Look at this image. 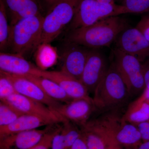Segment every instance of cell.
I'll use <instances>...</instances> for the list:
<instances>
[{
    "instance_id": "cell-12",
    "label": "cell",
    "mask_w": 149,
    "mask_h": 149,
    "mask_svg": "<svg viewBox=\"0 0 149 149\" xmlns=\"http://www.w3.org/2000/svg\"><path fill=\"white\" fill-rule=\"evenodd\" d=\"M67 43L61 71L80 80L90 50L75 43Z\"/></svg>"
},
{
    "instance_id": "cell-5",
    "label": "cell",
    "mask_w": 149,
    "mask_h": 149,
    "mask_svg": "<svg viewBox=\"0 0 149 149\" xmlns=\"http://www.w3.org/2000/svg\"><path fill=\"white\" fill-rule=\"evenodd\" d=\"M80 0H64L48 11L43 21L40 45L49 44L72 21Z\"/></svg>"
},
{
    "instance_id": "cell-20",
    "label": "cell",
    "mask_w": 149,
    "mask_h": 149,
    "mask_svg": "<svg viewBox=\"0 0 149 149\" xmlns=\"http://www.w3.org/2000/svg\"><path fill=\"white\" fill-rule=\"evenodd\" d=\"M81 134V130L66 120L54 137L51 149H69Z\"/></svg>"
},
{
    "instance_id": "cell-9",
    "label": "cell",
    "mask_w": 149,
    "mask_h": 149,
    "mask_svg": "<svg viewBox=\"0 0 149 149\" xmlns=\"http://www.w3.org/2000/svg\"><path fill=\"white\" fill-rule=\"evenodd\" d=\"M1 101L10 105L23 114L40 116L52 120L56 124L63 123L67 120L44 104L18 93L12 95Z\"/></svg>"
},
{
    "instance_id": "cell-37",
    "label": "cell",
    "mask_w": 149,
    "mask_h": 149,
    "mask_svg": "<svg viewBox=\"0 0 149 149\" xmlns=\"http://www.w3.org/2000/svg\"><path fill=\"white\" fill-rule=\"evenodd\" d=\"M107 149H133V148H124L117 145H112Z\"/></svg>"
},
{
    "instance_id": "cell-16",
    "label": "cell",
    "mask_w": 149,
    "mask_h": 149,
    "mask_svg": "<svg viewBox=\"0 0 149 149\" xmlns=\"http://www.w3.org/2000/svg\"><path fill=\"white\" fill-rule=\"evenodd\" d=\"M0 70L17 75H32L41 77L43 70L27 61L17 54L0 53Z\"/></svg>"
},
{
    "instance_id": "cell-3",
    "label": "cell",
    "mask_w": 149,
    "mask_h": 149,
    "mask_svg": "<svg viewBox=\"0 0 149 149\" xmlns=\"http://www.w3.org/2000/svg\"><path fill=\"white\" fill-rule=\"evenodd\" d=\"M128 94L124 81L112 63L94 91L93 104L101 111H109L123 103Z\"/></svg>"
},
{
    "instance_id": "cell-28",
    "label": "cell",
    "mask_w": 149,
    "mask_h": 149,
    "mask_svg": "<svg viewBox=\"0 0 149 149\" xmlns=\"http://www.w3.org/2000/svg\"><path fill=\"white\" fill-rule=\"evenodd\" d=\"M61 127L50 128L41 140L30 149H51L54 137L61 129Z\"/></svg>"
},
{
    "instance_id": "cell-14",
    "label": "cell",
    "mask_w": 149,
    "mask_h": 149,
    "mask_svg": "<svg viewBox=\"0 0 149 149\" xmlns=\"http://www.w3.org/2000/svg\"><path fill=\"white\" fill-rule=\"evenodd\" d=\"M94 108L93 100L78 99L72 100L65 104H62L53 111L65 119L82 126L88 121V118Z\"/></svg>"
},
{
    "instance_id": "cell-6",
    "label": "cell",
    "mask_w": 149,
    "mask_h": 149,
    "mask_svg": "<svg viewBox=\"0 0 149 149\" xmlns=\"http://www.w3.org/2000/svg\"><path fill=\"white\" fill-rule=\"evenodd\" d=\"M113 63L122 77L129 94L137 95L146 88L142 63L139 59L121 52L117 48L113 50Z\"/></svg>"
},
{
    "instance_id": "cell-17",
    "label": "cell",
    "mask_w": 149,
    "mask_h": 149,
    "mask_svg": "<svg viewBox=\"0 0 149 149\" xmlns=\"http://www.w3.org/2000/svg\"><path fill=\"white\" fill-rule=\"evenodd\" d=\"M49 126L43 130L36 129L27 130L0 139V149L32 148L50 129Z\"/></svg>"
},
{
    "instance_id": "cell-33",
    "label": "cell",
    "mask_w": 149,
    "mask_h": 149,
    "mask_svg": "<svg viewBox=\"0 0 149 149\" xmlns=\"http://www.w3.org/2000/svg\"><path fill=\"white\" fill-rule=\"evenodd\" d=\"M49 10L54 8L55 6L64 0H42Z\"/></svg>"
},
{
    "instance_id": "cell-7",
    "label": "cell",
    "mask_w": 149,
    "mask_h": 149,
    "mask_svg": "<svg viewBox=\"0 0 149 149\" xmlns=\"http://www.w3.org/2000/svg\"><path fill=\"white\" fill-rule=\"evenodd\" d=\"M112 141L124 148H134L142 143V136L137 126L115 116L103 118Z\"/></svg>"
},
{
    "instance_id": "cell-21",
    "label": "cell",
    "mask_w": 149,
    "mask_h": 149,
    "mask_svg": "<svg viewBox=\"0 0 149 149\" xmlns=\"http://www.w3.org/2000/svg\"><path fill=\"white\" fill-rule=\"evenodd\" d=\"M21 76L37 84L48 96L56 101L67 103L72 100L58 84L52 80L35 75H26Z\"/></svg>"
},
{
    "instance_id": "cell-11",
    "label": "cell",
    "mask_w": 149,
    "mask_h": 149,
    "mask_svg": "<svg viewBox=\"0 0 149 149\" xmlns=\"http://www.w3.org/2000/svg\"><path fill=\"white\" fill-rule=\"evenodd\" d=\"M10 80L18 94L42 103L54 110L59 107L61 102L48 96L37 84L25 77L0 70Z\"/></svg>"
},
{
    "instance_id": "cell-32",
    "label": "cell",
    "mask_w": 149,
    "mask_h": 149,
    "mask_svg": "<svg viewBox=\"0 0 149 149\" xmlns=\"http://www.w3.org/2000/svg\"><path fill=\"white\" fill-rule=\"evenodd\" d=\"M142 63L146 88L149 90V58Z\"/></svg>"
},
{
    "instance_id": "cell-13",
    "label": "cell",
    "mask_w": 149,
    "mask_h": 149,
    "mask_svg": "<svg viewBox=\"0 0 149 149\" xmlns=\"http://www.w3.org/2000/svg\"><path fill=\"white\" fill-rule=\"evenodd\" d=\"M88 149H107L113 143L102 118L88 120L82 125Z\"/></svg>"
},
{
    "instance_id": "cell-29",
    "label": "cell",
    "mask_w": 149,
    "mask_h": 149,
    "mask_svg": "<svg viewBox=\"0 0 149 149\" xmlns=\"http://www.w3.org/2000/svg\"><path fill=\"white\" fill-rule=\"evenodd\" d=\"M136 27L149 42V14L142 17Z\"/></svg>"
},
{
    "instance_id": "cell-36",
    "label": "cell",
    "mask_w": 149,
    "mask_h": 149,
    "mask_svg": "<svg viewBox=\"0 0 149 149\" xmlns=\"http://www.w3.org/2000/svg\"><path fill=\"white\" fill-rule=\"evenodd\" d=\"M100 2L105 3L115 4L118 0H96Z\"/></svg>"
},
{
    "instance_id": "cell-2",
    "label": "cell",
    "mask_w": 149,
    "mask_h": 149,
    "mask_svg": "<svg viewBox=\"0 0 149 149\" xmlns=\"http://www.w3.org/2000/svg\"><path fill=\"white\" fill-rule=\"evenodd\" d=\"M44 17L42 14L22 19L10 26L8 47L12 53L24 56L40 45Z\"/></svg>"
},
{
    "instance_id": "cell-23",
    "label": "cell",
    "mask_w": 149,
    "mask_h": 149,
    "mask_svg": "<svg viewBox=\"0 0 149 149\" xmlns=\"http://www.w3.org/2000/svg\"><path fill=\"white\" fill-rule=\"evenodd\" d=\"M37 49L35 59L39 68L45 70L55 64L58 55L54 48L49 44H43Z\"/></svg>"
},
{
    "instance_id": "cell-22",
    "label": "cell",
    "mask_w": 149,
    "mask_h": 149,
    "mask_svg": "<svg viewBox=\"0 0 149 149\" xmlns=\"http://www.w3.org/2000/svg\"><path fill=\"white\" fill-rule=\"evenodd\" d=\"M122 119L137 125L149 120V104L139 97L128 107Z\"/></svg>"
},
{
    "instance_id": "cell-27",
    "label": "cell",
    "mask_w": 149,
    "mask_h": 149,
    "mask_svg": "<svg viewBox=\"0 0 149 149\" xmlns=\"http://www.w3.org/2000/svg\"><path fill=\"white\" fill-rule=\"evenodd\" d=\"M17 93L13 84L5 75L0 72V99L4 100L12 95Z\"/></svg>"
},
{
    "instance_id": "cell-15",
    "label": "cell",
    "mask_w": 149,
    "mask_h": 149,
    "mask_svg": "<svg viewBox=\"0 0 149 149\" xmlns=\"http://www.w3.org/2000/svg\"><path fill=\"white\" fill-rule=\"evenodd\" d=\"M41 77L48 78L58 84L72 100L85 99L93 100L87 88L80 80L61 71L43 70Z\"/></svg>"
},
{
    "instance_id": "cell-18",
    "label": "cell",
    "mask_w": 149,
    "mask_h": 149,
    "mask_svg": "<svg viewBox=\"0 0 149 149\" xmlns=\"http://www.w3.org/2000/svg\"><path fill=\"white\" fill-rule=\"evenodd\" d=\"M11 18L10 25L22 19L42 14L39 0H2Z\"/></svg>"
},
{
    "instance_id": "cell-24",
    "label": "cell",
    "mask_w": 149,
    "mask_h": 149,
    "mask_svg": "<svg viewBox=\"0 0 149 149\" xmlns=\"http://www.w3.org/2000/svg\"><path fill=\"white\" fill-rule=\"evenodd\" d=\"M7 13L4 4L0 0V49L2 51L8 47L10 26L8 23Z\"/></svg>"
},
{
    "instance_id": "cell-35",
    "label": "cell",
    "mask_w": 149,
    "mask_h": 149,
    "mask_svg": "<svg viewBox=\"0 0 149 149\" xmlns=\"http://www.w3.org/2000/svg\"><path fill=\"white\" fill-rule=\"evenodd\" d=\"M133 149H149V141L144 142Z\"/></svg>"
},
{
    "instance_id": "cell-25",
    "label": "cell",
    "mask_w": 149,
    "mask_h": 149,
    "mask_svg": "<svg viewBox=\"0 0 149 149\" xmlns=\"http://www.w3.org/2000/svg\"><path fill=\"white\" fill-rule=\"evenodd\" d=\"M24 114L10 105L0 102V127L10 125L19 116Z\"/></svg>"
},
{
    "instance_id": "cell-19",
    "label": "cell",
    "mask_w": 149,
    "mask_h": 149,
    "mask_svg": "<svg viewBox=\"0 0 149 149\" xmlns=\"http://www.w3.org/2000/svg\"><path fill=\"white\" fill-rule=\"evenodd\" d=\"M55 124L52 120L44 118L24 114L10 125L0 127V139L15 133L37 129L41 126Z\"/></svg>"
},
{
    "instance_id": "cell-1",
    "label": "cell",
    "mask_w": 149,
    "mask_h": 149,
    "mask_svg": "<svg viewBox=\"0 0 149 149\" xmlns=\"http://www.w3.org/2000/svg\"><path fill=\"white\" fill-rule=\"evenodd\" d=\"M128 25L124 18L119 16L111 17L90 26L70 30L65 40L67 42L91 49L109 47L128 28Z\"/></svg>"
},
{
    "instance_id": "cell-30",
    "label": "cell",
    "mask_w": 149,
    "mask_h": 149,
    "mask_svg": "<svg viewBox=\"0 0 149 149\" xmlns=\"http://www.w3.org/2000/svg\"><path fill=\"white\" fill-rule=\"evenodd\" d=\"M136 125L141 133L143 141H149V120L141 123Z\"/></svg>"
},
{
    "instance_id": "cell-8",
    "label": "cell",
    "mask_w": 149,
    "mask_h": 149,
    "mask_svg": "<svg viewBox=\"0 0 149 149\" xmlns=\"http://www.w3.org/2000/svg\"><path fill=\"white\" fill-rule=\"evenodd\" d=\"M115 42V48L135 57L142 63L149 58V42L136 27L125 29Z\"/></svg>"
},
{
    "instance_id": "cell-38",
    "label": "cell",
    "mask_w": 149,
    "mask_h": 149,
    "mask_svg": "<svg viewBox=\"0 0 149 149\" xmlns=\"http://www.w3.org/2000/svg\"><path fill=\"white\" fill-rule=\"evenodd\" d=\"M118 1H120L121 2H122L123 1H124V0H118Z\"/></svg>"
},
{
    "instance_id": "cell-26",
    "label": "cell",
    "mask_w": 149,
    "mask_h": 149,
    "mask_svg": "<svg viewBox=\"0 0 149 149\" xmlns=\"http://www.w3.org/2000/svg\"><path fill=\"white\" fill-rule=\"evenodd\" d=\"M121 5L128 13H149V0H124Z\"/></svg>"
},
{
    "instance_id": "cell-10",
    "label": "cell",
    "mask_w": 149,
    "mask_h": 149,
    "mask_svg": "<svg viewBox=\"0 0 149 149\" xmlns=\"http://www.w3.org/2000/svg\"><path fill=\"white\" fill-rule=\"evenodd\" d=\"M108 69L101 53L96 49L90 50L80 80L89 93H94Z\"/></svg>"
},
{
    "instance_id": "cell-34",
    "label": "cell",
    "mask_w": 149,
    "mask_h": 149,
    "mask_svg": "<svg viewBox=\"0 0 149 149\" xmlns=\"http://www.w3.org/2000/svg\"><path fill=\"white\" fill-rule=\"evenodd\" d=\"M140 97L149 104V90L145 88Z\"/></svg>"
},
{
    "instance_id": "cell-4",
    "label": "cell",
    "mask_w": 149,
    "mask_h": 149,
    "mask_svg": "<svg viewBox=\"0 0 149 149\" xmlns=\"http://www.w3.org/2000/svg\"><path fill=\"white\" fill-rule=\"evenodd\" d=\"M128 13L123 6L105 3L96 0H80L74 17L70 24V30L87 27L111 17Z\"/></svg>"
},
{
    "instance_id": "cell-31",
    "label": "cell",
    "mask_w": 149,
    "mask_h": 149,
    "mask_svg": "<svg viewBox=\"0 0 149 149\" xmlns=\"http://www.w3.org/2000/svg\"><path fill=\"white\" fill-rule=\"evenodd\" d=\"M69 149H88L85 136L82 132L79 138L74 142Z\"/></svg>"
}]
</instances>
